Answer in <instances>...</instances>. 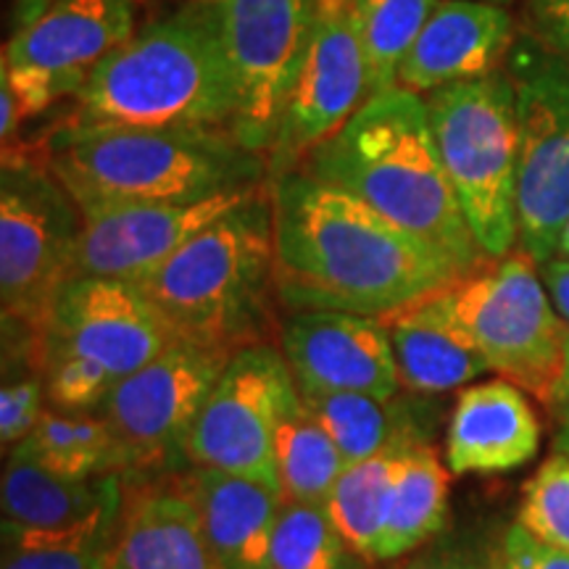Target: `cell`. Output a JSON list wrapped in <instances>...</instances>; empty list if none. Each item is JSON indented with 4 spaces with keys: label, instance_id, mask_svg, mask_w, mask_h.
Returning <instances> with one entry per match:
<instances>
[{
    "label": "cell",
    "instance_id": "obj_1",
    "mask_svg": "<svg viewBox=\"0 0 569 569\" xmlns=\"http://www.w3.org/2000/svg\"><path fill=\"white\" fill-rule=\"evenodd\" d=\"M282 311L393 317L467 274L365 201L301 169L269 180Z\"/></svg>",
    "mask_w": 569,
    "mask_h": 569
},
{
    "label": "cell",
    "instance_id": "obj_2",
    "mask_svg": "<svg viewBox=\"0 0 569 569\" xmlns=\"http://www.w3.org/2000/svg\"><path fill=\"white\" fill-rule=\"evenodd\" d=\"M301 172L365 201L465 272L490 261L448 182L425 98L401 84L369 98L306 156Z\"/></svg>",
    "mask_w": 569,
    "mask_h": 569
},
{
    "label": "cell",
    "instance_id": "obj_3",
    "mask_svg": "<svg viewBox=\"0 0 569 569\" xmlns=\"http://www.w3.org/2000/svg\"><path fill=\"white\" fill-rule=\"evenodd\" d=\"M234 117L238 88L217 17L206 0H184L106 56L59 122L232 132Z\"/></svg>",
    "mask_w": 569,
    "mask_h": 569
},
{
    "label": "cell",
    "instance_id": "obj_4",
    "mask_svg": "<svg viewBox=\"0 0 569 569\" xmlns=\"http://www.w3.org/2000/svg\"><path fill=\"white\" fill-rule=\"evenodd\" d=\"M80 209L188 203L269 182L267 159L232 132L48 124L27 138Z\"/></svg>",
    "mask_w": 569,
    "mask_h": 569
},
{
    "label": "cell",
    "instance_id": "obj_5",
    "mask_svg": "<svg viewBox=\"0 0 569 569\" xmlns=\"http://www.w3.org/2000/svg\"><path fill=\"white\" fill-rule=\"evenodd\" d=\"M138 288L180 340L227 353L277 343L284 311L277 293L269 182L182 246Z\"/></svg>",
    "mask_w": 569,
    "mask_h": 569
},
{
    "label": "cell",
    "instance_id": "obj_6",
    "mask_svg": "<svg viewBox=\"0 0 569 569\" xmlns=\"http://www.w3.org/2000/svg\"><path fill=\"white\" fill-rule=\"evenodd\" d=\"M403 311L446 327L488 361L490 372L546 407L559 401L569 330L553 309L540 264L519 248Z\"/></svg>",
    "mask_w": 569,
    "mask_h": 569
},
{
    "label": "cell",
    "instance_id": "obj_7",
    "mask_svg": "<svg viewBox=\"0 0 569 569\" xmlns=\"http://www.w3.org/2000/svg\"><path fill=\"white\" fill-rule=\"evenodd\" d=\"M48 407L98 411L124 377L177 343L138 284L106 277H71L34 330Z\"/></svg>",
    "mask_w": 569,
    "mask_h": 569
},
{
    "label": "cell",
    "instance_id": "obj_8",
    "mask_svg": "<svg viewBox=\"0 0 569 569\" xmlns=\"http://www.w3.org/2000/svg\"><path fill=\"white\" fill-rule=\"evenodd\" d=\"M436 146L469 230L488 259L517 248L519 119L507 69L425 96Z\"/></svg>",
    "mask_w": 569,
    "mask_h": 569
},
{
    "label": "cell",
    "instance_id": "obj_9",
    "mask_svg": "<svg viewBox=\"0 0 569 569\" xmlns=\"http://www.w3.org/2000/svg\"><path fill=\"white\" fill-rule=\"evenodd\" d=\"M84 217L80 203L30 140L0 167V301L3 319L38 325L71 280Z\"/></svg>",
    "mask_w": 569,
    "mask_h": 569
},
{
    "label": "cell",
    "instance_id": "obj_10",
    "mask_svg": "<svg viewBox=\"0 0 569 569\" xmlns=\"http://www.w3.org/2000/svg\"><path fill=\"white\" fill-rule=\"evenodd\" d=\"M230 356L177 340L111 390L98 415L122 451L127 488L180 478L188 465L190 432Z\"/></svg>",
    "mask_w": 569,
    "mask_h": 569
},
{
    "label": "cell",
    "instance_id": "obj_11",
    "mask_svg": "<svg viewBox=\"0 0 569 569\" xmlns=\"http://www.w3.org/2000/svg\"><path fill=\"white\" fill-rule=\"evenodd\" d=\"M503 69L519 119L517 248L546 264L569 222V53L519 34Z\"/></svg>",
    "mask_w": 569,
    "mask_h": 569
},
{
    "label": "cell",
    "instance_id": "obj_12",
    "mask_svg": "<svg viewBox=\"0 0 569 569\" xmlns=\"http://www.w3.org/2000/svg\"><path fill=\"white\" fill-rule=\"evenodd\" d=\"M301 398L277 343L240 348L213 382L188 440V465L280 486L274 432Z\"/></svg>",
    "mask_w": 569,
    "mask_h": 569
},
{
    "label": "cell",
    "instance_id": "obj_13",
    "mask_svg": "<svg viewBox=\"0 0 569 569\" xmlns=\"http://www.w3.org/2000/svg\"><path fill=\"white\" fill-rule=\"evenodd\" d=\"M217 17L234 88V138L267 159L317 21V0H206Z\"/></svg>",
    "mask_w": 569,
    "mask_h": 569
},
{
    "label": "cell",
    "instance_id": "obj_14",
    "mask_svg": "<svg viewBox=\"0 0 569 569\" xmlns=\"http://www.w3.org/2000/svg\"><path fill=\"white\" fill-rule=\"evenodd\" d=\"M372 98L353 6L317 0L309 51L267 153L269 180L301 169L306 156L332 138Z\"/></svg>",
    "mask_w": 569,
    "mask_h": 569
},
{
    "label": "cell",
    "instance_id": "obj_15",
    "mask_svg": "<svg viewBox=\"0 0 569 569\" xmlns=\"http://www.w3.org/2000/svg\"><path fill=\"white\" fill-rule=\"evenodd\" d=\"M261 184L188 203H113L82 209L84 227L71 277H106L138 284L217 219L246 203Z\"/></svg>",
    "mask_w": 569,
    "mask_h": 569
},
{
    "label": "cell",
    "instance_id": "obj_16",
    "mask_svg": "<svg viewBox=\"0 0 569 569\" xmlns=\"http://www.w3.org/2000/svg\"><path fill=\"white\" fill-rule=\"evenodd\" d=\"M277 346L296 377L298 390L401 393L396 353L386 319L330 309L284 311Z\"/></svg>",
    "mask_w": 569,
    "mask_h": 569
},
{
    "label": "cell",
    "instance_id": "obj_17",
    "mask_svg": "<svg viewBox=\"0 0 569 569\" xmlns=\"http://www.w3.org/2000/svg\"><path fill=\"white\" fill-rule=\"evenodd\" d=\"M519 38L507 6L488 0H440L398 71V84L417 96L496 74Z\"/></svg>",
    "mask_w": 569,
    "mask_h": 569
},
{
    "label": "cell",
    "instance_id": "obj_18",
    "mask_svg": "<svg viewBox=\"0 0 569 569\" xmlns=\"http://www.w3.org/2000/svg\"><path fill=\"white\" fill-rule=\"evenodd\" d=\"M180 486L198 511V522L219 569H272V543L282 509L277 482L190 467Z\"/></svg>",
    "mask_w": 569,
    "mask_h": 569
},
{
    "label": "cell",
    "instance_id": "obj_19",
    "mask_svg": "<svg viewBox=\"0 0 569 569\" xmlns=\"http://www.w3.org/2000/svg\"><path fill=\"white\" fill-rule=\"evenodd\" d=\"M538 448L540 422L522 388L496 377L461 390L446 432L451 475L511 472Z\"/></svg>",
    "mask_w": 569,
    "mask_h": 569
},
{
    "label": "cell",
    "instance_id": "obj_20",
    "mask_svg": "<svg viewBox=\"0 0 569 569\" xmlns=\"http://www.w3.org/2000/svg\"><path fill=\"white\" fill-rule=\"evenodd\" d=\"M132 0H53L3 46L11 67L46 69L84 84L111 51L134 34Z\"/></svg>",
    "mask_w": 569,
    "mask_h": 569
},
{
    "label": "cell",
    "instance_id": "obj_21",
    "mask_svg": "<svg viewBox=\"0 0 569 569\" xmlns=\"http://www.w3.org/2000/svg\"><path fill=\"white\" fill-rule=\"evenodd\" d=\"M3 525L30 532H77L122 517L130 488L122 475L69 480L9 453L3 467Z\"/></svg>",
    "mask_w": 569,
    "mask_h": 569
},
{
    "label": "cell",
    "instance_id": "obj_22",
    "mask_svg": "<svg viewBox=\"0 0 569 569\" xmlns=\"http://www.w3.org/2000/svg\"><path fill=\"white\" fill-rule=\"evenodd\" d=\"M103 569H219L180 480L130 498L117 549Z\"/></svg>",
    "mask_w": 569,
    "mask_h": 569
},
{
    "label": "cell",
    "instance_id": "obj_23",
    "mask_svg": "<svg viewBox=\"0 0 569 569\" xmlns=\"http://www.w3.org/2000/svg\"><path fill=\"white\" fill-rule=\"evenodd\" d=\"M298 393L306 411L336 440L346 465L427 443L417 417L398 401V396L377 398L367 393H327V390H298Z\"/></svg>",
    "mask_w": 569,
    "mask_h": 569
},
{
    "label": "cell",
    "instance_id": "obj_24",
    "mask_svg": "<svg viewBox=\"0 0 569 569\" xmlns=\"http://www.w3.org/2000/svg\"><path fill=\"white\" fill-rule=\"evenodd\" d=\"M448 482L451 469L438 459L430 443L403 448L377 565L409 557L440 536L448 515Z\"/></svg>",
    "mask_w": 569,
    "mask_h": 569
},
{
    "label": "cell",
    "instance_id": "obj_25",
    "mask_svg": "<svg viewBox=\"0 0 569 569\" xmlns=\"http://www.w3.org/2000/svg\"><path fill=\"white\" fill-rule=\"evenodd\" d=\"M386 325L403 390L419 396L446 393L493 375L488 361L446 327L425 322L409 311L386 317Z\"/></svg>",
    "mask_w": 569,
    "mask_h": 569
},
{
    "label": "cell",
    "instance_id": "obj_26",
    "mask_svg": "<svg viewBox=\"0 0 569 569\" xmlns=\"http://www.w3.org/2000/svg\"><path fill=\"white\" fill-rule=\"evenodd\" d=\"M48 472L69 480L122 475V451L98 411H59L48 407L34 430L11 448Z\"/></svg>",
    "mask_w": 569,
    "mask_h": 569
},
{
    "label": "cell",
    "instance_id": "obj_27",
    "mask_svg": "<svg viewBox=\"0 0 569 569\" xmlns=\"http://www.w3.org/2000/svg\"><path fill=\"white\" fill-rule=\"evenodd\" d=\"M274 467L284 501L325 503L348 467L336 440L306 411L301 398L274 432Z\"/></svg>",
    "mask_w": 569,
    "mask_h": 569
},
{
    "label": "cell",
    "instance_id": "obj_28",
    "mask_svg": "<svg viewBox=\"0 0 569 569\" xmlns=\"http://www.w3.org/2000/svg\"><path fill=\"white\" fill-rule=\"evenodd\" d=\"M398 461H401V451H388L348 465L338 478L336 488H332L330 498L325 501L340 536L369 565H377V551H380V538L382 530H386Z\"/></svg>",
    "mask_w": 569,
    "mask_h": 569
},
{
    "label": "cell",
    "instance_id": "obj_29",
    "mask_svg": "<svg viewBox=\"0 0 569 569\" xmlns=\"http://www.w3.org/2000/svg\"><path fill=\"white\" fill-rule=\"evenodd\" d=\"M440 0H353L372 96L398 84V71Z\"/></svg>",
    "mask_w": 569,
    "mask_h": 569
},
{
    "label": "cell",
    "instance_id": "obj_30",
    "mask_svg": "<svg viewBox=\"0 0 569 569\" xmlns=\"http://www.w3.org/2000/svg\"><path fill=\"white\" fill-rule=\"evenodd\" d=\"M372 567L340 536L325 503L282 501L272 543V569Z\"/></svg>",
    "mask_w": 569,
    "mask_h": 569
},
{
    "label": "cell",
    "instance_id": "obj_31",
    "mask_svg": "<svg viewBox=\"0 0 569 569\" xmlns=\"http://www.w3.org/2000/svg\"><path fill=\"white\" fill-rule=\"evenodd\" d=\"M124 517L77 532H30L3 525V569H103Z\"/></svg>",
    "mask_w": 569,
    "mask_h": 569
},
{
    "label": "cell",
    "instance_id": "obj_32",
    "mask_svg": "<svg viewBox=\"0 0 569 569\" xmlns=\"http://www.w3.org/2000/svg\"><path fill=\"white\" fill-rule=\"evenodd\" d=\"M519 525L532 536L569 551V457L553 453L528 482Z\"/></svg>",
    "mask_w": 569,
    "mask_h": 569
},
{
    "label": "cell",
    "instance_id": "obj_33",
    "mask_svg": "<svg viewBox=\"0 0 569 569\" xmlns=\"http://www.w3.org/2000/svg\"><path fill=\"white\" fill-rule=\"evenodd\" d=\"M517 21L519 34L569 53V0H525Z\"/></svg>",
    "mask_w": 569,
    "mask_h": 569
},
{
    "label": "cell",
    "instance_id": "obj_34",
    "mask_svg": "<svg viewBox=\"0 0 569 569\" xmlns=\"http://www.w3.org/2000/svg\"><path fill=\"white\" fill-rule=\"evenodd\" d=\"M390 569H498V561L478 546L440 540L398 559Z\"/></svg>",
    "mask_w": 569,
    "mask_h": 569
},
{
    "label": "cell",
    "instance_id": "obj_35",
    "mask_svg": "<svg viewBox=\"0 0 569 569\" xmlns=\"http://www.w3.org/2000/svg\"><path fill=\"white\" fill-rule=\"evenodd\" d=\"M501 569H569V551L546 543L517 522L503 540Z\"/></svg>",
    "mask_w": 569,
    "mask_h": 569
},
{
    "label": "cell",
    "instance_id": "obj_36",
    "mask_svg": "<svg viewBox=\"0 0 569 569\" xmlns=\"http://www.w3.org/2000/svg\"><path fill=\"white\" fill-rule=\"evenodd\" d=\"M24 124L27 119L21 113L17 96H13L9 80L0 74V146H3V151L21 146V140H24V134H21Z\"/></svg>",
    "mask_w": 569,
    "mask_h": 569
},
{
    "label": "cell",
    "instance_id": "obj_37",
    "mask_svg": "<svg viewBox=\"0 0 569 569\" xmlns=\"http://www.w3.org/2000/svg\"><path fill=\"white\" fill-rule=\"evenodd\" d=\"M540 277H543L546 290H549L553 309H557L561 322L569 330V259L553 256L546 264H540Z\"/></svg>",
    "mask_w": 569,
    "mask_h": 569
},
{
    "label": "cell",
    "instance_id": "obj_38",
    "mask_svg": "<svg viewBox=\"0 0 569 569\" xmlns=\"http://www.w3.org/2000/svg\"><path fill=\"white\" fill-rule=\"evenodd\" d=\"M51 3L53 0H13V32L24 30L34 19H40Z\"/></svg>",
    "mask_w": 569,
    "mask_h": 569
},
{
    "label": "cell",
    "instance_id": "obj_39",
    "mask_svg": "<svg viewBox=\"0 0 569 569\" xmlns=\"http://www.w3.org/2000/svg\"><path fill=\"white\" fill-rule=\"evenodd\" d=\"M557 403H559V425H561L557 443H559V451L569 457V396H561Z\"/></svg>",
    "mask_w": 569,
    "mask_h": 569
},
{
    "label": "cell",
    "instance_id": "obj_40",
    "mask_svg": "<svg viewBox=\"0 0 569 569\" xmlns=\"http://www.w3.org/2000/svg\"><path fill=\"white\" fill-rule=\"evenodd\" d=\"M557 256H559V259H569V222L565 224V230H561V238H559V246H557Z\"/></svg>",
    "mask_w": 569,
    "mask_h": 569
},
{
    "label": "cell",
    "instance_id": "obj_41",
    "mask_svg": "<svg viewBox=\"0 0 569 569\" xmlns=\"http://www.w3.org/2000/svg\"><path fill=\"white\" fill-rule=\"evenodd\" d=\"M561 396H569V332H567V361H565V382H561Z\"/></svg>",
    "mask_w": 569,
    "mask_h": 569
},
{
    "label": "cell",
    "instance_id": "obj_42",
    "mask_svg": "<svg viewBox=\"0 0 569 569\" xmlns=\"http://www.w3.org/2000/svg\"><path fill=\"white\" fill-rule=\"evenodd\" d=\"M488 3H496V6H507V9H509V6L515 3V0H488Z\"/></svg>",
    "mask_w": 569,
    "mask_h": 569
},
{
    "label": "cell",
    "instance_id": "obj_43",
    "mask_svg": "<svg viewBox=\"0 0 569 569\" xmlns=\"http://www.w3.org/2000/svg\"><path fill=\"white\" fill-rule=\"evenodd\" d=\"M338 3H348V6H353V0H338Z\"/></svg>",
    "mask_w": 569,
    "mask_h": 569
},
{
    "label": "cell",
    "instance_id": "obj_44",
    "mask_svg": "<svg viewBox=\"0 0 569 569\" xmlns=\"http://www.w3.org/2000/svg\"><path fill=\"white\" fill-rule=\"evenodd\" d=\"M132 3H146V0H132Z\"/></svg>",
    "mask_w": 569,
    "mask_h": 569
}]
</instances>
